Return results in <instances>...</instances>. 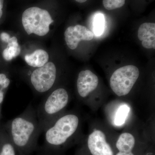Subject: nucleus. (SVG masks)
Instances as JSON below:
<instances>
[{
  "label": "nucleus",
  "instance_id": "f257e3e1",
  "mask_svg": "<svg viewBox=\"0 0 155 155\" xmlns=\"http://www.w3.org/2000/svg\"><path fill=\"white\" fill-rule=\"evenodd\" d=\"M9 137L17 148L27 151L33 146L42 132L36 110L31 105L8 124Z\"/></svg>",
  "mask_w": 155,
  "mask_h": 155
},
{
  "label": "nucleus",
  "instance_id": "f03ea898",
  "mask_svg": "<svg viewBox=\"0 0 155 155\" xmlns=\"http://www.w3.org/2000/svg\"><path fill=\"white\" fill-rule=\"evenodd\" d=\"M70 96L66 89L59 87L48 93L36 110L42 132L61 115Z\"/></svg>",
  "mask_w": 155,
  "mask_h": 155
},
{
  "label": "nucleus",
  "instance_id": "7ed1b4c3",
  "mask_svg": "<svg viewBox=\"0 0 155 155\" xmlns=\"http://www.w3.org/2000/svg\"><path fill=\"white\" fill-rule=\"evenodd\" d=\"M79 119L75 114L61 115L44 130L46 143L58 147L67 142L77 132Z\"/></svg>",
  "mask_w": 155,
  "mask_h": 155
},
{
  "label": "nucleus",
  "instance_id": "20e7f679",
  "mask_svg": "<svg viewBox=\"0 0 155 155\" xmlns=\"http://www.w3.org/2000/svg\"><path fill=\"white\" fill-rule=\"evenodd\" d=\"M22 21L28 35L34 33L40 36L48 33L50 25L54 22L47 10L36 7H31L24 11Z\"/></svg>",
  "mask_w": 155,
  "mask_h": 155
},
{
  "label": "nucleus",
  "instance_id": "39448f33",
  "mask_svg": "<svg viewBox=\"0 0 155 155\" xmlns=\"http://www.w3.org/2000/svg\"><path fill=\"white\" fill-rule=\"evenodd\" d=\"M140 75L139 70L134 65H127L116 69L111 75V89L118 96L129 93Z\"/></svg>",
  "mask_w": 155,
  "mask_h": 155
},
{
  "label": "nucleus",
  "instance_id": "423d86ee",
  "mask_svg": "<svg viewBox=\"0 0 155 155\" xmlns=\"http://www.w3.org/2000/svg\"><path fill=\"white\" fill-rule=\"evenodd\" d=\"M34 90L38 94H47L52 89L57 78L55 65L48 62L42 67H38L28 73Z\"/></svg>",
  "mask_w": 155,
  "mask_h": 155
},
{
  "label": "nucleus",
  "instance_id": "0eeeda50",
  "mask_svg": "<svg viewBox=\"0 0 155 155\" xmlns=\"http://www.w3.org/2000/svg\"><path fill=\"white\" fill-rule=\"evenodd\" d=\"M64 35L67 46L72 50L77 48L79 42L81 41H89L94 37L92 31L85 26L80 25L69 26L66 29Z\"/></svg>",
  "mask_w": 155,
  "mask_h": 155
},
{
  "label": "nucleus",
  "instance_id": "6e6552de",
  "mask_svg": "<svg viewBox=\"0 0 155 155\" xmlns=\"http://www.w3.org/2000/svg\"><path fill=\"white\" fill-rule=\"evenodd\" d=\"M87 145L92 155H114L106 140L105 135L101 130H94L89 135Z\"/></svg>",
  "mask_w": 155,
  "mask_h": 155
},
{
  "label": "nucleus",
  "instance_id": "1a4fd4ad",
  "mask_svg": "<svg viewBox=\"0 0 155 155\" xmlns=\"http://www.w3.org/2000/svg\"><path fill=\"white\" fill-rule=\"evenodd\" d=\"M97 76L89 70L81 71L77 81L78 93L81 97H86L98 85Z\"/></svg>",
  "mask_w": 155,
  "mask_h": 155
},
{
  "label": "nucleus",
  "instance_id": "9d476101",
  "mask_svg": "<svg viewBox=\"0 0 155 155\" xmlns=\"http://www.w3.org/2000/svg\"><path fill=\"white\" fill-rule=\"evenodd\" d=\"M138 38L142 45L147 49H155V24L145 22L140 26Z\"/></svg>",
  "mask_w": 155,
  "mask_h": 155
},
{
  "label": "nucleus",
  "instance_id": "9b49d317",
  "mask_svg": "<svg viewBox=\"0 0 155 155\" xmlns=\"http://www.w3.org/2000/svg\"><path fill=\"white\" fill-rule=\"evenodd\" d=\"M25 60L31 67L38 68L42 67L48 62L49 55L45 50H36L31 54L25 55Z\"/></svg>",
  "mask_w": 155,
  "mask_h": 155
},
{
  "label": "nucleus",
  "instance_id": "f8f14e48",
  "mask_svg": "<svg viewBox=\"0 0 155 155\" xmlns=\"http://www.w3.org/2000/svg\"><path fill=\"white\" fill-rule=\"evenodd\" d=\"M135 140L131 134L125 132L119 136L116 143L119 152H131L134 147Z\"/></svg>",
  "mask_w": 155,
  "mask_h": 155
},
{
  "label": "nucleus",
  "instance_id": "ddd939ff",
  "mask_svg": "<svg viewBox=\"0 0 155 155\" xmlns=\"http://www.w3.org/2000/svg\"><path fill=\"white\" fill-rule=\"evenodd\" d=\"M130 110V107L127 105H122L120 106L116 111L115 115L114 120L115 125L117 126L123 125L125 123Z\"/></svg>",
  "mask_w": 155,
  "mask_h": 155
},
{
  "label": "nucleus",
  "instance_id": "4468645a",
  "mask_svg": "<svg viewBox=\"0 0 155 155\" xmlns=\"http://www.w3.org/2000/svg\"><path fill=\"white\" fill-rule=\"evenodd\" d=\"M105 18L104 15L101 13H98L95 16L94 19V31L96 36H101L104 30Z\"/></svg>",
  "mask_w": 155,
  "mask_h": 155
},
{
  "label": "nucleus",
  "instance_id": "2eb2a0df",
  "mask_svg": "<svg viewBox=\"0 0 155 155\" xmlns=\"http://www.w3.org/2000/svg\"><path fill=\"white\" fill-rule=\"evenodd\" d=\"M125 0H103L104 7L107 10H113L119 8L125 5Z\"/></svg>",
  "mask_w": 155,
  "mask_h": 155
},
{
  "label": "nucleus",
  "instance_id": "dca6fc26",
  "mask_svg": "<svg viewBox=\"0 0 155 155\" xmlns=\"http://www.w3.org/2000/svg\"><path fill=\"white\" fill-rule=\"evenodd\" d=\"M16 147L10 139V141L3 145L0 155H16Z\"/></svg>",
  "mask_w": 155,
  "mask_h": 155
},
{
  "label": "nucleus",
  "instance_id": "f3484780",
  "mask_svg": "<svg viewBox=\"0 0 155 155\" xmlns=\"http://www.w3.org/2000/svg\"><path fill=\"white\" fill-rule=\"evenodd\" d=\"M17 48L10 47L5 49L3 51L2 54L4 59L6 61H11L13 58L17 57L16 53H17Z\"/></svg>",
  "mask_w": 155,
  "mask_h": 155
},
{
  "label": "nucleus",
  "instance_id": "a211bd4d",
  "mask_svg": "<svg viewBox=\"0 0 155 155\" xmlns=\"http://www.w3.org/2000/svg\"><path fill=\"white\" fill-rule=\"evenodd\" d=\"M11 83L10 79L7 77L6 74L0 73V85L5 89H7Z\"/></svg>",
  "mask_w": 155,
  "mask_h": 155
},
{
  "label": "nucleus",
  "instance_id": "6ab92c4d",
  "mask_svg": "<svg viewBox=\"0 0 155 155\" xmlns=\"http://www.w3.org/2000/svg\"><path fill=\"white\" fill-rule=\"evenodd\" d=\"M10 38H11L10 35L6 32H3L0 34V39L2 41L8 43Z\"/></svg>",
  "mask_w": 155,
  "mask_h": 155
},
{
  "label": "nucleus",
  "instance_id": "aec40b11",
  "mask_svg": "<svg viewBox=\"0 0 155 155\" xmlns=\"http://www.w3.org/2000/svg\"><path fill=\"white\" fill-rule=\"evenodd\" d=\"M5 90L6 89L3 88L0 85V105L4 101Z\"/></svg>",
  "mask_w": 155,
  "mask_h": 155
},
{
  "label": "nucleus",
  "instance_id": "412c9836",
  "mask_svg": "<svg viewBox=\"0 0 155 155\" xmlns=\"http://www.w3.org/2000/svg\"><path fill=\"white\" fill-rule=\"evenodd\" d=\"M4 0H0V19L3 15V8L4 7Z\"/></svg>",
  "mask_w": 155,
  "mask_h": 155
},
{
  "label": "nucleus",
  "instance_id": "4be33fe9",
  "mask_svg": "<svg viewBox=\"0 0 155 155\" xmlns=\"http://www.w3.org/2000/svg\"><path fill=\"white\" fill-rule=\"evenodd\" d=\"M116 155H134L132 151L131 152H119Z\"/></svg>",
  "mask_w": 155,
  "mask_h": 155
},
{
  "label": "nucleus",
  "instance_id": "5701e85b",
  "mask_svg": "<svg viewBox=\"0 0 155 155\" xmlns=\"http://www.w3.org/2000/svg\"><path fill=\"white\" fill-rule=\"evenodd\" d=\"M75 1L78 3H82L85 2L87 0H75Z\"/></svg>",
  "mask_w": 155,
  "mask_h": 155
}]
</instances>
